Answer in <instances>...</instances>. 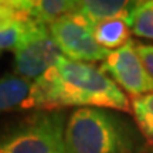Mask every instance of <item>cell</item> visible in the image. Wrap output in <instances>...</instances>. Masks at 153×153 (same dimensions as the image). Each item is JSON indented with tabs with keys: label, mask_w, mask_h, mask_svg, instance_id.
Returning a JSON list of instances; mask_svg holds the SVG:
<instances>
[{
	"label": "cell",
	"mask_w": 153,
	"mask_h": 153,
	"mask_svg": "<svg viewBox=\"0 0 153 153\" xmlns=\"http://www.w3.org/2000/svg\"><path fill=\"white\" fill-rule=\"evenodd\" d=\"M106 108L131 112L126 94L101 67L61 57L53 68L33 81L27 109Z\"/></svg>",
	"instance_id": "obj_1"
},
{
	"label": "cell",
	"mask_w": 153,
	"mask_h": 153,
	"mask_svg": "<svg viewBox=\"0 0 153 153\" xmlns=\"http://www.w3.org/2000/svg\"><path fill=\"white\" fill-rule=\"evenodd\" d=\"M67 153H139L142 133L123 112L76 108L65 125Z\"/></svg>",
	"instance_id": "obj_2"
},
{
	"label": "cell",
	"mask_w": 153,
	"mask_h": 153,
	"mask_svg": "<svg viewBox=\"0 0 153 153\" xmlns=\"http://www.w3.org/2000/svg\"><path fill=\"white\" fill-rule=\"evenodd\" d=\"M64 109L33 111L0 128V153H67Z\"/></svg>",
	"instance_id": "obj_3"
},
{
	"label": "cell",
	"mask_w": 153,
	"mask_h": 153,
	"mask_svg": "<svg viewBox=\"0 0 153 153\" xmlns=\"http://www.w3.org/2000/svg\"><path fill=\"white\" fill-rule=\"evenodd\" d=\"M61 57L64 55L50 31L48 24L27 17L14 48V74L36 81L53 68Z\"/></svg>",
	"instance_id": "obj_4"
},
{
	"label": "cell",
	"mask_w": 153,
	"mask_h": 153,
	"mask_svg": "<svg viewBox=\"0 0 153 153\" xmlns=\"http://www.w3.org/2000/svg\"><path fill=\"white\" fill-rule=\"evenodd\" d=\"M50 31L64 57L81 62H104L109 50L101 47L94 36V26L79 13H68L50 23Z\"/></svg>",
	"instance_id": "obj_5"
},
{
	"label": "cell",
	"mask_w": 153,
	"mask_h": 153,
	"mask_svg": "<svg viewBox=\"0 0 153 153\" xmlns=\"http://www.w3.org/2000/svg\"><path fill=\"white\" fill-rule=\"evenodd\" d=\"M101 68L132 98L153 92V76L140 60L133 40H129L123 47L111 51Z\"/></svg>",
	"instance_id": "obj_6"
},
{
	"label": "cell",
	"mask_w": 153,
	"mask_h": 153,
	"mask_svg": "<svg viewBox=\"0 0 153 153\" xmlns=\"http://www.w3.org/2000/svg\"><path fill=\"white\" fill-rule=\"evenodd\" d=\"M10 6L28 19L50 24L58 17L76 13V0H14Z\"/></svg>",
	"instance_id": "obj_7"
},
{
	"label": "cell",
	"mask_w": 153,
	"mask_h": 153,
	"mask_svg": "<svg viewBox=\"0 0 153 153\" xmlns=\"http://www.w3.org/2000/svg\"><path fill=\"white\" fill-rule=\"evenodd\" d=\"M33 91V81L17 74L0 76V114L27 109Z\"/></svg>",
	"instance_id": "obj_8"
},
{
	"label": "cell",
	"mask_w": 153,
	"mask_h": 153,
	"mask_svg": "<svg viewBox=\"0 0 153 153\" xmlns=\"http://www.w3.org/2000/svg\"><path fill=\"white\" fill-rule=\"evenodd\" d=\"M81 16H84L92 26L104 20L115 17H128L133 9V0H76Z\"/></svg>",
	"instance_id": "obj_9"
},
{
	"label": "cell",
	"mask_w": 153,
	"mask_h": 153,
	"mask_svg": "<svg viewBox=\"0 0 153 153\" xmlns=\"http://www.w3.org/2000/svg\"><path fill=\"white\" fill-rule=\"evenodd\" d=\"M126 19L128 17H115L94 26V36L101 47L114 51L132 40L131 28Z\"/></svg>",
	"instance_id": "obj_10"
},
{
	"label": "cell",
	"mask_w": 153,
	"mask_h": 153,
	"mask_svg": "<svg viewBox=\"0 0 153 153\" xmlns=\"http://www.w3.org/2000/svg\"><path fill=\"white\" fill-rule=\"evenodd\" d=\"M27 17L13 6H0V53L16 48Z\"/></svg>",
	"instance_id": "obj_11"
},
{
	"label": "cell",
	"mask_w": 153,
	"mask_h": 153,
	"mask_svg": "<svg viewBox=\"0 0 153 153\" xmlns=\"http://www.w3.org/2000/svg\"><path fill=\"white\" fill-rule=\"evenodd\" d=\"M132 114L142 136L153 146V92L132 98Z\"/></svg>",
	"instance_id": "obj_12"
},
{
	"label": "cell",
	"mask_w": 153,
	"mask_h": 153,
	"mask_svg": "<svg viewBox=\"0 0 153 153\" xmlns=\"http://www.w3.org/2000/svg\"><path fill=\"white\" fill-rule=\"evenodd\" d=\"M131 33L136 37L153 40V0L137 4L128 16Z\"/></svg>",
	"instance_id": "obj_13"
},
{
	"label": "cell",
	"mask_w": 153,
	"mask_h": 153,
	"mask_svg": "<svg viewBox=\"0 0 153 153\" xmlns=\"http://www.w3.org/2000/svg\"><path fill=\"white\" fill-rule=\"evenodd\" d=\"M136 51L140 60L146 67L149 74L153 76V44L148 43H136Z\"/></svg>",
	"instance_id": "obj_14"
},
{
	"label": "cell",
	"mask_w": 153,
	"mask_h": 153,
	"mask_svg": "<svg viewBox=\"0 0 153 153\" xmlns=\"http://www.w3.org/2000/svg\"><path fill=\"white\" fill-rule=\"evenodd\" d=\"M139 153H153V146H150V148H143Z\"/></svg>",
	"instance_id": "obj_15"
},
{
	"label": "cell",
	"mask_w": 153,
	"mask_h": 153,
	"mask_svg": "<svg viewBox=\"0 0 153 153\" xmlns=\"http://www.w3.org/2000/svg\"><path fill=\"white\" fill-rule=\"evenodd\" d=\"M14 0H0V6H3V4H7V6H10L11 3H13Z\"/></svg>",
	"instance_id": "obj_16"
},
{
	"label": "cell",
	"mask_w": 153,
	"mask_h": 153,
	"mask_svg": "<svg viewBox=\"0 0 153 153\" xmlns=\"http://www.w3.org/2000/svg\"><path fill=\"white\" fill-rule=\"evenodd\" d=\"M135 1V7H136L137 4H140V3H145V1H149V0H133Z\"/></svg>",
	"instance_id": "obj_17"
}]
</instances>
